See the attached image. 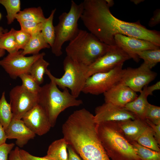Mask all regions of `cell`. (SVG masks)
I'll return each instance as SVG.
<instances>
[{
  "label": "cell",
  "mask_w": 160,
  "mask_h": 160,
  "mask_svg": "<svg viewBox=\"0 0 160 160\" xmlns=\"http://www.w3.org/2000/svg\"><path fill=\"white\" fill-rule=\"evenodd\" d=\"M0 4L5 8L7 15V23L12 24L16 19L17 15L20 11L21 2L20 0H0Z\"/></svg>",
  "instance_id": "obj_29"
},
{
  "label": "cell",
  "mask_w": 160,
  "mask_h": 160,
  "mask_svg": "<svg viewBox=\"0 0 160 160\" xmlns=\"http://www.w3.org/2000/svg\"><path fill=\"white\" fill-rule=\"evenodd\" d=\"M107 4L110 7L113 6L114 4V2L113 0H106Z\"/></svg>",
  "instance_id": "obj_43"
},
{
  "label": "cell",
  "mask_w": 160,
  "mask_h": 160,
  "mask_svg": "<svg viewBox=\"0 0 160 160\" xmlns=\"http://www.w3.org/2000/svg\"><path fill=\"white\" fill-rule=\"evenodd\" d=\"M5 131L7 139H16L15 144L20 148L23 147L29 140L34 139L36 136L22 119L13 117Z\"/></svg>",
  "instance_id": "obj_16"
},
{
  "label": "cell",
  "mask_w": 160,
  "mask_h": 160,
  "mask_svg": "<svg viewBox=\"0 0 160 160\" xmlns=\"http://www.w3.org/2000/svg\"><path fill=\"white\" fill-rule=\"evenodd\" d=\"M67 149L68 152L67 160H82L81 158L72 148L68 145Z\"/></svg>",
  "instance_id": "obj_39"
},
{
  "label": "cell",
  "mask_w": 160,
  "mask_h": 160,
  "mask_svg": "<svg viewBox=\"0 0 160 160\" xmlns=\"http://www.w3.org/2000/svg\"><path fill=\"white\" fill-rule=\"evenodd\" d=\"M160 23V9H157L154 11L153 15L151 17L148 23V25L153 27L158 24Z\"/></svg>",
  "instance_id": "obj_37"
},
{
  "label": "cell",
  "mask_w": 160,
  "mask_h": 160,
  "mask_svg": "<svg viewBox=\"0 0 160 160\" xmlns=\"http://www.w3.org/2000/svg\"><path fill=\"white\" fill-rule=\"evenodd\" d=\"M146 86L136 99L127 104L124 107L138 117L144 120H146L145 113L149 103L147 100L149 95L146 91Z\"/></svg>",
  "instance_id": "obj_18"
},
{
  "label": "cell",
  "mask_w": 160,
  "mask_h": 160,
  "mask_svg": "<svg viewBox=\"0 0 160 160\" xmlns=\"http://www.w3.org/2000/svg\"><path fill=\"white\" fill-rule=\"evenodd\" d=\"M132 1L135 4H137L142 2L143 0H132Z\"/></svg>",
  "instance_id": "obj_44"
},
{
  "label": "cell",
  "mask_w": 160,
  "mask_h": 160,
  "mask_svg": "<svg viewBox=\"0 0 160 160\" xmlns=\"http://www.w3.org/2000/svg\"><path fill=\"white\" fill-rule=\"evenodd\" d=\"M83 10L82 2L77 4L71 0L69 12H63L59 17V22L55 26V40L51 48L52 52L55 56L61 55L63 45L65 42L71 41L77 34L79 30L78 22Z\"/></svg>",
  "instance_id": "obj_5"
},
{
  "label": "cell",
  "mask_w": 160,
  "mask_h": 160,
  "mask_svg": "<svg viewBox=\"0 0 160 160\" xmlns=\"http://www.w3.org/2000/svg\"><path fill=\"white\" fill-rule=\"evenodd\" d=\"M15 30L12 28L2 35L0 39V49L6 50L9 54H12L19 50L15 41Z\"/></svg>",
  "instance_id": "obj_28"
},
{
  "label": "cell",
  "mask_w": 160,
  "mask_h": 160,
  "mask_svg": "<svg viewBox=\"0 0 160 160\" xmlns=\"http://www.w3.org/2000/svg\"><path fill=\"white\" fill-rule=\"evenodd\" d=\"M97 129L102 145L112 160H141L116 122L100 123Z\"/></svg>",
  "instance_id": "obj_2"
},
{
  "label": "cell",
  "mask_w": 160,
  "mask_h": 160,
  "mask_svg": "<svg viewBox=\"0 0 160 160\" xmlns=\"http://www.w3.org/2000/svg\"><path fill=\"white\" fill-rule=\"evenodd\" d=\"M136 142L140 145L157 151H160L159 145L154 137L152 128L148 125Z\"/></svg>",
  "instance_id": "obj_24"
},
{
  "label": "cell",
  "mask_w": 160,
  "mask_h": 160,
  "mask_svg": "<svg viewBox=\"0 0 160 160\" xmlns=\"http://www.w3.org/2000/svg\"><path fill=\"white\" fill-rule=\"evenodd\" d=\"M145 118L156 125L160 123V107L149 103L145 113Z\"/></svg>",
  "instance_id": "obj_32"
},
{
  "label": "cell",
  "mask_w": 160,
  "mask_h": 160,
  "mask_svg": "<svg viewBox=\"0 0 160 160\" xmlns=\"http://www.w3.org/2000/svg\"><path fill=\"white\" fill-rule=\"evenodd\" d=\"M50 47L41 32L31 36L28 42L22 51V54L24 56L28 54L36 55L39 54L41 50Z\"/></svg>",
  "instance_id": "obj_20"
},
{
  "label": "cell",
  "mask_w": 160,
  "mask_h": 160,
  "mask_svg": "<svg viewBox=\"0 0 160 160\" xmlns=\"http://www.w3.org/2000/svg\"><path fill=\"white\" fill-rule=\"evenodd\" d=\"M13 118L11 107L6 100L3 92L0 98V123L6 129Z\"/></svg>",
  "instance_id": "obj_26"
},
{
  "label": "cell",
  "mask_w": 160,
  "mask_h": 160,
  "mask_svg": "<svg viewBox=\"0 0 160 160\" xmlns=\"http://www.w3.org/2000/svg\"><path fill=\"white\" fill-rule=\"evenodd\" d=\"M56 10V8L52 10L49 16L42 23L41 31L45 40L51 48L53 45L55 38V28L53 21Z\"/></svg>",
  "instance_id": "obj_23"
},
{
  "label": "cell",
  "mask_w": 160,
  "mask_h": 160,
  "mask_svg": "<svg viewBox=\"0 0 160 160\" xmlns=\"http://www.w3.org/2000/svg\"><path fill=\"white\" fill-rule=\"evenodd\" d=\"M19 154L22 160H52L44 156L39 157L33 156L26 151L20 149Z\"/></svg>",
  "instance_id": "obj_35"
},
{
  "label": "cell",
  "mask_w": 160,
  "mask_h": 160,
  "mask_svg": "<svg viewBox=\"0 0 160 160\" xmlns=\"http://www.w3.org/2000/svg\"><path fill=\"white\" fill-rule=\"evenodd\" d=\"M44 56H42L36 60L29 71V74L39 85L43 82L44 76L49 65V63L44 59Z\"/></svg>",
  "instance_id": "obj_22"
},
{
  "label": "cell",
  "mask_w": 160,
  "mask_h": 160,
  "mask_svg": "<svg viewBox=\"0 0 160 160\" xmlns=\"http://www.w3.org/2000/svg\"><path fill=\"white\" fill-rule=\"evenodd\" d=\"M50 81L41 87L38 94V103L45 110L52 127L61 113L69 107L79 106L83 102L73 97L67 88L61 91L53 81Z\"/></svg>",
  "instance_id": "obj_4"
},
{
  "label": "cell",
  "mask_w": 160,
  "mask_h": 160,
  "mask_svg": "<svg viewBox=\"0 0 160 160\" xmlns=\"http://www.w3.org/2000/svg\"><path fill=\"white\" fill-rule=\"evenodd\" d=\"M63 65L64 73L61 77L54 76L48 69L45 74L59 88L63 89L65 88L70 89L71 95L77 98L82 92L88 78V66L77 62L67 56L63 60Z\"/></svg>",
  "instance_id": "obj_6"
},
{
  "label": "cell",
  "mask_w": 160,
  "mask_h": 160,
  "mask_svg": "<svg viewBox=\"0 0 160 160\" xmlns=\"http://www.w3.org/2000/svg\"><path fill=\"white\" fill-rule=\"evenodd\" d=\"M80 19L89 31L99 40L111 47L116 46L114 36L121 34L148 41L160 46L159 31L151 30L139 21L128 22L115 17L106 0H85Z\"/></svg>",
  "instance_id": "obj_1"
},
{
  "label": "cell",
  "mask_w": 160,
  "mask_h": 160,
  "mask_svg": "<svg viewBox=\"0 0 160 160\" xmlns=\"http://www.w3.org/2000/svg\"><path fill=\"white\" fill-rule=\"evenodd\" d=\"M1 13L0 12V20L1 18Z\"/></svg>",
  "instance_id": "obj_45"
},
{
  "label": "cell",
  "mask_w": 160,
  "mask_h": 160,
  "mask_svg": "<svg viewBox=\"0 0 160 160\" xmlns=\"http://www.w3.org/2000/svg\"><path fill=\"white\" fill-rule=\"evenodd\" d=\"M123 65L90 76L87 78L82 92L95 95L103 94L120 81L124 71Z\"/></svg>",
  "instance_id": "obj_7"
},
{
  "label": "cell",
  "mask_w": 160,
  "mask_h": 160,
  "mask_svg": "<svg viewBox=\"0 0 160 160\" xmlns=\"http://www.w3.org/2000/svg\"><path fill=\"white\" fill-rule=\"evenodd\" d=\"M116 122L122 133L129 142L136 141L148 125L146 120L138 117L134 120Z\"/></svg>",
  "instance_id": "obj_17"
},
{
  "label": "cell",
  "mask_w": 160,
  "mask_h": 160,
  "mask_svg": "<svg viewBox=\"0 0 160 160\" xmlns=\"http://www.w3.org/2000/svg\"><path fill=\"white\" fill-rule=\"evenodd\" d=\"M148 125L153 129L154 132V137L159 145L160 144V123L156 125L148 119H146Z\"/></svg>",
  "instance_id": "obj_36"
},
{
  "label": "cell",
  "mask_w": 160,
  "mask_h": 160,
  "mask_svg": "<svg viewBox=\"0 0 160 160\" xmlns=\"http://www.w3.org/2000/svg\"><path fill=\"white\" fill-rule=\"evenodd\" d=\"M9 104L13 117L21 119L24 115L38 103V94L31 92L21 85L13 87L9 92Z\"/></svg>",
  "instance_id": "obj_9"
},
{
  "label": "cell",
  "mask_w": 160,
  "mask_h": 160,
  "mask_svg": "<svg viewBox=\"0 0 160 160\" xmlns=\"http://www.w3.org/2000/svg\"><path fill=\"white\" fill-rule=\"evenodd\" d=\"M22 51L19 50L9 54L0 60V66L13 79L23 74H29L30 68L33 63L40 57L45 55L44 52H42L26 57L22 54Z\"/></svg>",
  "instance_id": "obj_8"
},
{
  "label": "cell",
  "mask_w": 160,
  "mask_h": 160,
  "mask_svg": "<svg viewBox=\"0 0 160 160\" xmlns=\"http://www.w3.org/2000/svg\"><path fill=\"white\" fill-rule=\"evenodd\" d=\"M15 145L13 143H5L0 145V160H8L9 155Z\"/></svg>",
  "instance_id": "obj_34"
},
{
  "label": "cell",
  "mask_w": 160,
  "mask_h": 160,
  "mask_svg": "<svg viewBox=\"0 0 160 160\" xmlns=\"http://www.w3.org/2000/svg\"><path fill=\"white\" fill-rule=\"evenodd\" d=\"M157 73L151 70L143 63L138 67L124 69L119 82L135 92H140L143 87L153 81Z\"/></svg>",
  "instance_id": "obj_11"
},
{
  "label": "cell",
  "mask_w": 160,
  "mask_h": 160,
  "mask_svg": "<svg viewBox=\"0 0 160 160\" xmlns=\"http://www.w3.org/2000/svg\"><path fill=\"white\" fill-rule=\"evenodd\" d=\"M68 144L63 138L52 142L48 147L44 156L52 160H67Z\"/></svg>",
  "instance_id": "obj_19"
},
{
  "label": "cell",
  "mask_w": 160,
  "mask_h": 160,
  "mask_svg": "<svg viewBox=\"0 0 160 160\" xmlns=\"http://www.w3.org/2000/svg\"><path fill=\"white\" fill-rule=\"evenodd\" d=\"M103 94L105 103L121 107H124L138 96L136 92L119 82Z\"/></svg>",
  "instance_id": "obj_15"
},
{
  "label": "cell",
  "mask_w": 160,
  "mask_h": 160,
  "mask_svg": "<svg viewBox=\"0 0 160 160\" xmlns=\"http://www.w3.org/2000/svg\"><path fill=\"white\" fill-rule=\"evenodd\" d=\"M114 39L116 45L137 62H138L140 60L136 54L137 52L160 48L159 47L148 41L122 34H116L114 36Z\"/></svg>",
  "instance_id": "obj_14"
},
{
  "label": "cell",
  "mask_w": 160,
  "mask_h": 160,
  "mask_svg": "<svg viewBox=\"0 0 160 160\" xmlns=\"http://www.w3.org/2000/svg\"><path fill=\"white\" fill-rule=\"evenodd\" d=\"M46 18L40 7L25 9L20 11L15 18L17 20H25L38 23H43Z\"/></svg>",
  "instance_id": "obj_21"
},
{
  "label": "cell",
  "mask_w": 160,
  "mask_h": 160,
  "mask_svg": "<svg viewBox=\"0 0 160 160\" xmlns=\"http://www.w3.org/2000/svg\"><path fill=\"white\" fill-rule=\"evenodd\" d=\"M111 47L89 32L79 29L76 36L69 41L65 51L67 56L88 66L105 54Z\"/></svg>",
  "instance_id": "obj_3"
},
{
  "label": "cell",
  "mask_w": 160,
  "mask_h": 160,
  "mask_svg": "<svg viewBox=\"0 0 160 160\" xmlns=\"http://www.w3.org/2000/svg\"><path fill=\"white\" fill-rule=\"evenodd\" d=\"M31 36L22 29L15 30V37L18 50H23L28 42Z\"/></svg>",
  "instance_id": "obj_33"
},
{
  "label": "cell",
  "mask_w": 160,
  "mask_h": 160,
  "mask_svg": "<svg viewBox=\"0 0 160 160\" xmlns=\"http://www.w3.org/2000/svg\"><path fill=\"white\" fill-rule=\"evenodd\" d=\"M8 31L7 29H4L3 27L0 26V39L4 33ZM5 51L0 49V57L3 56L5 53Z\"/></svg>",
  "instance_id": "obj_42"
},
{
  "label": "cell",
  "mask_w": 160,
  "mask_h": 160,
  "mask_svg": "<svg viewBox=\"0 0 160 160\" xmlns=\"http://www.w3.org/2000/svg\"><path fill=\"white\" fill-rule=\"evenodd\" d=\"M22 120L32 132L39 136L45 134L52 127L45 110L38 103L27 112Z\"/></svg>",
  "instance_id": "obj_13"
},
{
  "label": "cell",
  "mask_w": 160,
  "mask_h": 160,
  "mask_svg": "<svg viewBox=\"0 0 160 160\" xmlns=\"http://www.w3.org/2000/svg\"><path fill=\"white\" fill-rule=\"evenodd\" d=\"M7 139L5 130L0 123V145L6 143Z\"/></svg>",
  "instance_id": "obj_41"
},
{
  "label": "cell",
  "mask_w": 160,
  "mask_h": 160,
  "mask_svg": "<svg viewBox=\"0 0 160 160\" xmlns=\"http://www.w3.org/2000/svg\"><path fill=\"white\" fill-rule=\"evenodd\" d=\"M21 29L32 36L41 32L42 23L25 20H17Z\"/></svg>",
  "instance_id": "obj_31"
},
{
  "label": "cell",
  "mask_w": 160,
  "mask_h": 160,
  "mask_svg": "<svg viewBox=\"0 0 160 160\" xmlns=\"http://www.w3.org/2000/svg\"><path fill=\"white\" fill-rule=\"evenodd\" d=\"M19 147L17 146L10 153L8 160H22L19 154Z\"/></svg>",
  "instance_id": "obj_38"
},
{
  "label": "cell",
  "mask_w": 160,
  "mask_h": 160,
  "mask_svg": "<svg viewBox=\"0 0 160 160\" xmlns=\"http://www.w3.org/2000/svg\"><path fill=\"white\" fill-rule=\"evenodd\" d=\"M19 77L22 81L21 85L25 89L33 93L38 94L40 90V86L29 74L24 73Z\"/></svg>",
  "instance_id": "obj_30"
},
{
  "label": "cell",
  "mask_w": 160,
  "mask_h": 160,
  "mask_svg": "<svg viewBox=\"0 0 160 160\" xmlns=\"http://www.w3.org/2000/svg\"><path fill=\"white\" fill-rule=\"evenodd\" d=\"M131 59L121 48L116 45L104 55L87 66V76L89 77L97 73L109 71Z\"/></svg>",
  "instance_id": "obj_10"
},
{
  "label": "cell",
  "mask_w": 160,
  "mask_h": 160,
  "mask_svg": "<svg viewBox=\"0 0 160 160\" xmlns=\"http://www.w3.org/2000/svg\"><path fill=\"white\" fill-rule=\"evenodd\" d=\"M138 58L144 60L143 63L150 69L160 61V49H149L136 53Z\"/></svg>",
  "instance_id": "obj_25"
},
{
  "label": "cell",
  "mask_w": 160,
  "mask_h": 160,
  "mask_svg": "<svg viewBox=\"0 0 160 160\" xmlns=\"http://www.w3.org/2000/svg\"><path fill=\"white\" fill-rule=\"evenodd\" d=\"M95 122L97 124L106 121L120 122L134 120L137 117L124 107L105 103L95 109Z\"/></svg>",
  "instance_id": "obj_12"
},
{
  "label": "cell",
  "mask_w": 160,
  "mask_h": 160,
  "mask_svg": "<svg viewBox=\"0 0 160 160\" xmlns=\"http://www.w3.org/2000/svg\"><path fill=\"white\" fill-rule=\"evenodd\" d=\"M130 143L141 160H160V151H153L143 146L135 141Z\"/></svg>",
  "instance_id": "obj_27"
},
{
  "label": "cell",
  "mask_w": 160,
  "mask_h": 160,
  "mask_svg": "<svg viewBox=\"0 0 160 160\" xmlns=\"http://www.w3.org/2000/svg\"><path fill=\"white\" fill-rule=\"evenodd\" d=\"M146 88L149 95H152L154 91L160 89V82L158 81L155 84L149 87L147 85Z\"/></svg>",
  "instance_id": "obj_40"
}]
</instances>
